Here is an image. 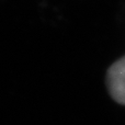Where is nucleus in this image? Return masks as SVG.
Returning <instances> with one entry per match:
<instances>
[{
	"label": "nucleus",
	"mask_w": 125,
	"mask_h": 125,
	"mask_svg": "<svg viewBox=\"0 0 125 125\" xmlns=\"http://www.w3.org/2000/svg\"><path fill=\"white\" fill-rule=\"evenodd\" d=\"M105 82L112 99L125 105V56L115 61L109 67Z\"/></svg>",
	"instance_id": "1"
}]
</instances>
